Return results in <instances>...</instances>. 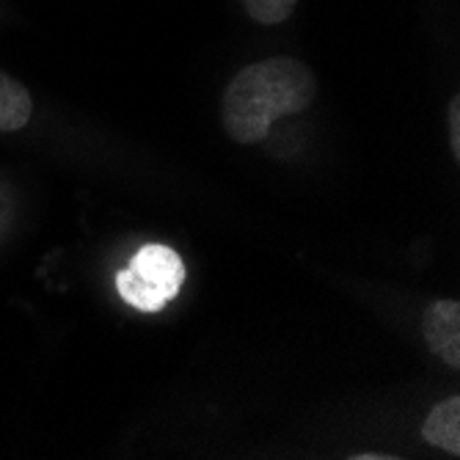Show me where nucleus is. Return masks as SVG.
Masks as SVG:
<instances>
[{"mask_svg": "<svg viewBox=\"0 0 460 460\" xmlns=\"http://www.w3.org/2000/svg\"><path fill=\"white\" fill-rule=\"evenodd\" d=\"M356 460H375V457H378V460H392L394 455H372V452H367V455H353Z\"/></svg>", "mask_w": 460, "mask_h": 460, "instance_id": "nucleus-8", "label": "nucleus"}, {"mask_svg": "<svg viewBox=\"0 0 460 460\" xmlns=\"http://www.w3.org/2000/svg\"><path fill=\"white\" fill-rule=\"evenodd\" d=\"M31 113H33L31 92L12 75L0 72V133L22 130L31 121Z\"/></svg>", "mask_w": 460, "mask_h": 460, "instance_id": "nucleus-5", "label": "nucleus"}, {"mask_svg": "<svg viewBox=\"0 0 460 460\" xmlns=\"http://www.w3.org/2000/svg\"><path fill=\"white\" fill-rule=\"evenodd\" d=\"M422 438L436 449L460 455V397H447L428 413Z\"/></svg>", "mask_w": 460, "mask_h": 460, "instance_id": "nucleus-4", "label": "nucleus"}, {"mask_svg": "<svg viewBox=\"0 0 460 460\" xmlns=\"http://www.w3.org/2000/svg\"><path fill=\"white\" fill-rule=\"evenodd\" d=\"M428 348L452 369L460 367V304L436 301L422 320Z\"/></svg>", "mask_w": 460, "mask_h": 460, "instance_id": "nucleus-3", "label": "nucleus"}, {"mask_svg": "<svg viewBox=\"0 0 460 460\" xmlns=\"http://www.w3.org/2000/svg\"><path fill=\"white\" fill-rule=\"evenodd\" d=\"M457 130H460V100L455 97L449 102V141H452V155L455 157H460V136H457Z\"/></svg>", "mask_w": 460, "mask_h": 460, "instance_id": "nucleus-7", "label": "nucleus"}, {"mask_svg": "<svg viewBox=\"0 0 460 460\" xmlns=\"http://www.w3.org/2000/svg\"><path fill=\"white\" fill-rule=\"evenodd\" d=\"M185 284V262L174 248L149 243L138 248L128 270L116 273V289L133 309L155 314L180 296Z\"/></svg>", "mask_w": 460, "mask_h": 460, "instance_id": "nucleus-2", "label": "nucleus"}, {"mask_svg": "<svg viewBox=\"0 0 460 460\" xmlns=\"http://www.w3.org/2000/svg\"><path fill=\"white\" fill-rule=\"evenodd\" d=\"M317 94L312 69L298 58H265L240 69L224 92V130L243 146L260 144L273 121L301 113Z\"/></svg>", "mask_w": 460, "mask_h": 460, "instance_id": "nucleus-1", "label": "nucleus"}, {"mask_svg": "<svg viewBox=\"0 0 460 460\" xmlns=\"http://www.w3.org/2000/svg\"><path fill=\"white\" fill-rule=\"evenodd\" d=\"M237 4L254 22L279 25V22L289 20V14L298 6V0H237Z\"/></svg>", "mask_w": 460, "mask_h": 460, "instance_id": "nucleus-6", "label": "nucleus"}]
</instances>
